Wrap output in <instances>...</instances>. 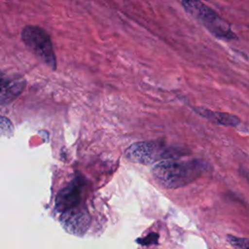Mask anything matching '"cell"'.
<instances>
[{
    "label": "cell",
    "mask_w": 249,
    "mask_h": 249,
    "mask_svg": "<svg viewBox=\"0 0 249 249\" xmlns=\"http://www.w3.org/2000/svg\"><path fill=\"white\" fill-rule=\"evenodd\" d=\"M208 164L201 159L179 160L178 159L159 161L152 174L159 185L166 189H178L190 185L201 177Z\"/></svg>",
    "instance_id": "1"
},
{
    "label": "cell",
    "mask_w": 249,
    "mask_h": 249,
    "mask_svg": "<svg viewBox=\"0 0 249 249\" xmlns=\"http://www.w3.org/2000/svg\"><path fill=\"white\" fill-rule=\"evenodd\" d=\"M190 152L186 147L168 145L161 141H140L130 145L125 156L132 161L150 164L164 160L179 159Z\"/></svg>",
    "instance_id": "2"
},
{
    "label": "cell",
    "mask_w": 249,
    "mask_h": 249,
    "mask_svg": "<svg viewBox=\"0 0 249 249\" xmlns=\"http://www.w3.org/2000/svg\"><path fill=\"white\" fill-rule=\"evenodd\" d=\"M181 3L185 11L214 37L227 41L236 39V35L229 22L200 0H181Z\"/></svg>",
    "instance_id": "3"
},
{
    "label": "cell",
    "mask_w": 249,
    "mask_h": 249,
    "mask_svg": "<svg viewBox=\"0 0 249 249\" xmlns=\"http://www.w3.org/2000/svg\"><path fill=\"white\" fill-rule=\"evenodd\" d=\"M21 40L31 53H33L42 62L54 70L56 59L48 32L35 25H27L21 31Z\"/></svg>",
    "instance_id": "4"
},
{
    "label": "cell",
    "mask_w": 249,
    "mask_h": 249,
    "mask_svg": "<svg viewBox=\"0 0 249 249\" xmlns=\"http://www.w3.org/2000/svg\"><path fill=\"white\" fill-rule=\"evenodd\" d=\"M61 225L73 234H83L89 225V214L82 203L61 211Z\"/></svg>",
    "instance_id": "5"
},
{
    "label": "cell",
    "mask_w": 249,
    "mask_h": 249,
    "mask_svg": "<svg viewBox=\"0 0 249 249\" xmlns=\"http://www.w3.org/2000/svg\"><path fill=\"white\" fill-rule=\"evenodd\" d=\"M24 78L15 72L0 71V105L15 100L24 89Z\"/></svg>",
    "instance_id": "6"
},
{
    "label": "cell",
    "mask_w": 249,
    "mask_h": 249,
    "mask_svg": "<svg viewBox=\"0 0 249 249\" xmlns=\"http://www.w3.org/2000/svg\"><path fill=\"white\" fill-rule=\"evenodd\" d=\"M194 111L214 124L233 127L240 124V119L230 113L213 111L204 107H194Z\"/></svg>",
    "instance_id": "7"
},
{
    "label": "cell",
    "mask_w": 249,
    "mask_h": 249,
    "mask_svg": "<svg viewBox=\"0 0 249 249\" xmlns=\"http://www.w3.org/2000/svg\"><path fill=\"white\" fill-rule=\"evenodd\" d=\"M79 204H81V188L74 183L62 189L57 195L56 208L60 212Z\"/></svg>",
    "instance_id": "8"
},
{
    "label": "cell",
    "mask_w": 249,
    "mask_h": 249,
    "mask_svg": "<svg viewBox=\"0 0 249 249\" xmlns=\"http://www.w3.org/2000/svg\"><path fill=\"white\" fill-rule=\"evenodd\" d=\"M227 241L230 245L235 248H248L249 249V238L238 237L232 234H228L226 236Z\"/></svg>",
    "instance_id": "9"
},
{
    "label": "cell",
    "mask_w": 249,
    "mask_h": 249,
    "mask_svg": "<svg viewBox=\"0 0 249 249\" xmlns=\"http://www.w3.org/2000/svg\"><path fill=\"white\" fill-rule=\"evenodd\" d=\"M13 133V125L9 119L0 117V135L11 136Z\"/></svg>",
    "instance_id": "10"
}]
</instances>
